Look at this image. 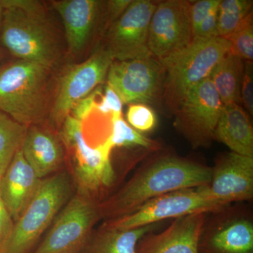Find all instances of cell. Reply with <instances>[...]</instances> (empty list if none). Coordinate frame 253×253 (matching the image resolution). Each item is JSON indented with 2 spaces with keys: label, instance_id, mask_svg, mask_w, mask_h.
<instances>
[{
  "label": "cell",
  "instance_id": "cell-1",
  "mask_svg": "<svg viewBox=\"0 0 253 253\" xmlns=\"http://www.w3.org/2000/svg\"><path fill=\"white\" fill-rule=\"evenodd\" d=\"M211 178V167L207 165L157 151L121 189L100 202L101 217L106 221L125 217L149 200L177 190L207 185Z\"/></svg>",
  "mask_w": 253,
  "mask_h": 253
},
{
  "label": "cell",
  "instance_id": "cell-2",
  "mask_svg": "<svg viewBox=\"0 0 253 253\" xmlns=\"http://www.w3.org/2000/svg\"><path fill=\"white\" fill-rule=\"evenodd\" d=\"M51 68L16 60L0 68V110L16 122L38 126L45 116Z\"/></svg>",
  "mask_w": 253,
  "mask_h": 253
},
{
  "label": "cell",
  "instance_id": "cell-3",
  "mask_svg": "<svg viewBox=\"0 0 253 253\" xmlns=\"http://www.w3.org/2000/svg\"><path fill=\"white\" fill-rule=\"evenodd\" d=\"M71 174L59 171L42 179L38 191L14 222L0 253H30L73 194Z\"/></svg>",
  "mask_w": 253,
  "mask_h": 253
},
{
  "label": "cell",
  "instance_id": "cell-4",
  "mask_svg": "<svg viewBox=\"0 0 253 253\" xmlns=\"http://www.w3.org/2000/svg\"><path fill=\"white\" fill-rule=\"evenodd\" d=\"M44 8L4 9L0 42L18 60L52 68L59 57L54 32Z\"/></svg>",
  "mask_w": 253,
  "mask_h": 253
},
{
  "label": "cell",
  "instance_id": "cell-5",
  "mask_svg": "<svg viewBox=\"0 0 253 253\" xmlns=\"http://www.w3.org/2000/svg\"><path fill=\"white\" fill-rule=\"evenodd\" d=\"M61 127V141L69 153L72 168L70 174L77 194L99 201L100 194L116 180L111 160L113 149L106 141L96 147L89 146L84 139L83 123L70 115Z\"/></svg>",
  "mask_w": 253,
  "mask_h": 253
},
{
  "label": "cell",
  "instance_id": "cell-6",
  "mask_svg": "<svg viewBox=\"0 0 253 253\" xmlns=\"http://www.w3.org/2000/svg\"><path fill=\"white\" fill-rule=\"evenodd\" d=\"M230 47V42L220 37L193 40L183 49L158 60L163 68V84L170 103L177 106L191 87L209 77Z\"/></svg>",
  "mask_w": 253,
  "mask_h": 253
},
{
  "label": "cell",
  "instance_id": "cell-7",
  "mask_svg": "<svg viewBox=\"0 0 253 253\" xmlns=\"http://www.w3.org/2000/svg\"><path fill=\"white\" fill-rule=\"evenodd\" d=\"M101 201L79 194L71 196L32 253H80L87 246L102 219Z\"/></svg>",
  "mask_w": 253,
  "mask_h": 253
},
{
  "label": "cell",
  "instance_id": "cell-8",
  "mask_svg": "<svg viewBox=\"0 0 253 253\" xmlns=\"http://www.w3.org/2000/svg\"><path fill=\"white\" fill-rule=\"evenodd\" d=\"M198 253H253V211L249 204H229L206 214Z\"/></svg>",
  "mask_w": 253,
  "mask_h": 253
},
{
  "label": "cell",
  "instance_id": "cell-9",
  "mask_svg": "<svg viewBox=\"0 0 253 253\" xmlns=\"http://www.w3.org/2000/svg\"><path fill=\"white\" fill-rule=\"evenodd\" d=\"M227 206L210 199L201 186L177 190L149 200L135 212L104 223L108 227L132 229L199 212H211Z\"/></svg>",
  "mask_w": 253,
  "mask_h": 253
},
{
  "label": "cell",
  "instance_id": "cell-10",
  "mask_svg": "<svg viewBox=\"0 0 253 253\" xmlns=\"http://www.w3.org/2000/svg\"><path fill=\"white\" fill-rule=\"evenodd\" d=\"M176 107L175 126L193 147H206L214 140L224 105L211 78L191 87Z\"/></svg>",
  "mask_w": 253,
  "mask_h": 253
},
{
  "label": "cell",
  "instance_id": "cell-11",
  "mask_svg": "<svg viewBox=\"0 0 253 253\" xmlns=\"http://www.w3.org/2000/svg\"><path fill=\"white\" fill-rule=\"evenodd\" d=\"M113 61L107 50L99 49L89 59L74 65L63 75L51 111L54 124L61 126L73 106L105 81Z\"/></svg>",
  "mask_w": 253,
  "mask_h": 253
},
{
  "label": "cell",
  "instance_id": "cell-12",
  "mask_svg": "<svg viewBox=\"0 0 253 253\" xmlns=\"http://www.w3.org/2000/svg\"><path fill=\"white\" fill-rule=\"evenodd\" d=\"M158 3L150 0L132 1L125 12L111 23L105 49L113 61L149 57V26Z\"/></svg>",
  "mask_w": 253,
  "mask_h": 253
},
{
  "label": "cell",
  "instance_id": "cell-13",
  "mask_svg": "<svg viewBox=\"0 0 253 253\" xmlns=\"http://www.w3.org/2000/svg\"><path fill=\"white\" fill-rule=\"evenodd\" d=\"M107 85L123 104H149L157 98L164 81L159 61L152 56L113 61L108 71Z\"/></svg>",
  "mask_w": 253,
  "mask_h": 253
},
{
  "label": "cell",
  "instance_id": "cell-14",
  "mask_svg": "<svg viewBox=\"0 0 253 253\" xmlns=\"http://www.w3.org/2000/svg\"><path fill=\"white\" fill-rule=\"evenodd\" d=\"M192 41L191 1L168 0L158 3L149 26L150 55L156 60L162 59Z\"/></svg>",
  "mask_w": 253,
  "mask_h": 253
},
{
  "label": "cell",
  "instance_id": "cell-15",
  "mask_svg": "<svg viewBox=\"0 0 253 253\" xmlns=\"http://www.w3.org/2000/svg\"><path fill=\"white\" fill-rule=\"evenodd\" d=\"M201 188L208 197L221 204L252 202L253 157L231 151L217 156L209 184Z\"/></svg>",
  "mask_w": 253,
  "mask_h": 253
},
{
  "label": "cell",
  "instance_id": "cell-16",
  "mask_svg": "<svg viewBox=\"0 0 253 253\" xmlns=\"http://www.w3.org/2000/svg\"><path fill=\"white\" fill-rule=\"evenodd\" d=\"M206 212L176 218L166 229L143 236L136 253H198V242Z\"/></svg>",
  "mask_w": 253,
  "mask_h": 253
},
{
  "label": "cell",
  "instance_id": "cell-17",
  "mask_svg": "<svg viewBox=\"0 0 253 253\" xmlns=\"http://www.w3.org/2000/svg\"><path fill=\"white\" fill-rule=\"evenodd\" d=\"M41 181L18 150L0 179V193L14 222L31 202Z\"/></svg>",
  "mask_w": 253,
  "mask_h": 253
},
{
  "label": "cell",
  "instance_id": "cell-18",
  "mask_svg": "<svg viewBox=\"0 0 253 253\" xmlns=\"http://www.w3.org/2000/svg\"><path fill=\"white\" fill-rule=\"evenodd\" d=\"M64 149L61 139L39 125L28 126L21 148L23 157L41 179L59 172Z\"/></svg>",
  "mask_w": 253,
  "mask_h": 253
},
{
  "label": "cell",
  "instance_id": "cell-19",
  "mask_svg": "<svg viewBox=\"0 0 253 253\" xmlns=\"http://www.w3.org/2000/svg\"><path fill=\"white\" fill-rule=\"evenodd\" d=\"M53 5L61 16L70 52L78 54L87 44L97 21L101 1L61 0Z\"/></svg>",
  "mask_w": 253,
  "mask_h": 253
},
{
  "label": "cell",
  "instance_id": "cell-20",
  "mask_svg": "<svg viewBox=\"0 0 253 253\" xmlns=\"http://www.w3.org/2000/svg\"><path fill=\"white\" fill-rule=\"evenodd\" d=\"M214 139L225 144L231 152L253 157V128L249 113L239 104L224 106Z\"/></svg>",
  "mask_w": 253,
  "mask_h": 253
},
{
  "label": "cell",
  "instance_id": "cell-21",
  "mask_svg": "<svg viewBox=\"0 0 253 253\" xmlns=\"http://www.w3.org/2000/svg\"><path fill=\"white\" fill-rule=\"evenodd\" d=\"M162 222L132 229H118L102 224L94 231L84 253H136V245L143 236L155 231Z\"/></svg>",
  "mask_w": 253,
  "mask_h": 253
},
{
  "label": "cell",
  "instance_id": "cell-22",
  "mask_svg": "<svg viewBox=\"0 0 253 253\" xmlns=\"http://www.w3.org/2000/svg\"><path fill=\"white\" fill-rule=\"evenodd\" d=\"M245 61L227 53L213 68L209 78L212 81L222 104H241V89Z\"/></svg>",
  "mask_w": 253,
  "mask_h": 253
},
{
  "label": "cell",
  "instance_id": "cell-23",
  "mask_svg": "<svg viewBox=\"0 0 253 253\" xmlns=\"http://www.w3.org/2000/svg\"><path fill=\"white\" fill-rule=\"evenodd\" d=\"M27 129L0 110V179L21 149Z\"/></svg>",
  "mask_w": 253,
  "mask_h": 253
},
{
  "label": "cell",
  "instance_id": "cell-24",
  "mask_svg": "<svg viewBox=\"0 0 253 253\" xmlns=\"http://www.w3.org/2000/svg\"><path fill=\"white\" fill-rule=\"evenodd\" d=\"M112 131L106 142L113 149L116 147H138L149 152L161 151V144L157 141L146 137L131 127L122 116H112Z\"/></svg>",
  "mask_w": 253,
  "mask_h": 253
},
{
  "label": "cell",
  "instance_id": "cell-25",
  "mask_svg": "<svg viewBox=\"0 0 253 253\" xmlns=\"http://www.w3.org/2000/svg\"><path fill=\"white\" fill-rule=\"evenodd\" d=\"M253 1L224 0L217 11L218 37L226 38L239 27L245 18L252 13Z\"/></svg>",
  "mask_w": 253,
  "mask_h": 253
},
{
  "label": "cell",
  "instance_id": "cell-26",
  "mask_svg": "<svg viewBox=\"0 0 253 253\" xmlns=\"http://www.w3.org/2000/svg\"><path fill=\"white\" fill-rule=\"evenodd\" d=\"M231 43L229 53L243 61L253 62V12L247 16L239 27L230 36L226 37Z\"/></svg>",
  "mask_w": 253,
  "mask_h": 253
},
{
  "label": "cell",
  "instance_id": "cell-27",
  "mask_svg": "<svg viewBox=\"0 0 253 253\" xmlns=\"http://www.w3.org/2000/svg\"><path fill=\"white\" fill-rule=\"evenodd\" d=\"M126 116L129 126L139 132L153 130L157 123L154 111L146 104H129Z\"/></svg>",
  "mask_w": 253,
  "mask_h": 253
},
{
  "label": "cell",
  "instance_id": "cell-28",
  "mask_svg": "<svg viewBox=\"0 0 253 253\" xmlns=\"http://www.w3.org/2000/svg\"><path fill=\"white\" fill-rule=\"evenodd\" d=\"M221 0H201L191 2V19L192 31H194L206 18L215 14Z\"/></svg>",
  "mask_w": 253,
  "mask_h": 253
},
{
  "label": "cell",
  "instance_id": "cell-29",
  "mask_svg": "<svg viewBox=\"0 0 253 253\" xmlns=\"http://www.w3.org/2000/svg\"><path fill=\"white\" fill-rule=\"evenodd\" d=\"M123 105L117 93L107 85L105 86L104 96L99 104L96 103L95 109L102 114L111 113L112 116H122Z\"/></svg>",
  "mask_w": 253,
  "mask_h": 253
},
{
  "label": "cell",
  "instance_id": "cell-30",
  "mask_svg": "<svg viewBox=\"0 0 253 253\" xmlns=\"http://www.w3.org/2000/svg\"><path fill=\"white\" fill-rule=\"evenodd\" d=\"M241 101L246 112L253 115V62L246 61L241 89Z\"/></svg>",
  "mask_w": 253,
  "mask_h": 253
},
{
  "label": "cell",
  "instance_id": "cell-31",
  "mask_svg": "<svg viewBox=\"0 0 253 253\" xmlns=\"http://www.w3.org/2000/svg\"><path fill=\"white\" fill-rule=\"evenodd\" d=\"M96 93H97V89H95L89 96L78 101L77 104L73 106L70 113V116L81 121V123L85 121L88 116L90 115L92 110L95 109V105H96L95 98H96Z\"/></svg>",
  "mask_w": 253,
  "mask_h": 253
},
{
  "label": "cell",
  "instance_id": "cell-32",
  "mask_svg": "<svg viewBox=\"0 0 253 253\" xmlns=\"http://www.w3.org/2000/svg\"><path fill=\"white\" fill-rule=\"evenodd\" d=\"M217 37V12L206 18L194 31H193V40L208 39Z\"/></svg>",
  "mask_w": 253,
  "mask_h": 253
},
{
  "label": "cell",
  "instance_id": "cell-33",
  "mask_svg": "<svg viewBox=\"0 0 253 253\" xmlns=\"http://www.w3.org/2000/svg\"><path fill=\"white\" fill-rule=\"evenodd\" d=\"M14 225V221L6 207L0 193V246L9 236Z\"/></svg>",
  "mask_w": 253,
  "mask_h": 253
},
{
  "label": "cell",
  "instance_id": "cell-34",
  "mask_svg": "<svg viewBox=\"0 0 253 253\" xmlns=\"http://www.w3.org/2000/svg\"><path fill=\"white\" fill-rule=\"evenodd\" d=\"M131 1V0H111L108 1L107 9L111 24L125 12Z\"/></svg>",
  "mask_w": 253,
  "mask_h": 253
},
{
  "label": "cell",
  "instance_id": "cell-35",
  "mask_svg": "<svg viewBox=\"0 0 253 253\" xmlns=\"http://www.w3.org/2000/svg\"><path fill=\"white\" fill-rule=\"evenodd\" d=\"M3 13H4V8L0 0V31H1V23H2Z\"/></svg>",
  "mask_w": 253,
  "mask_h": 253
},
{
  "label": "cell",
  "instance_id": "cell-36",
  "mask_svg": "<svg viewBox=\"0 0 253 253\" xmlns=\"http://www.w3.org/2000/svg\"><path fill=\"white\" fill-rule=\"evenodd\" d=\"M1 59H2V57H1V52H0V64H1ZM0 68H1V66H0Z\"/></svg>",
  "mask_w": 253,
  "mask_h": 253
}]
</instances>
